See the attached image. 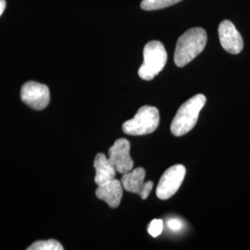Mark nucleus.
<instances>
[{
    "label": "nucleus",
    "instance_id": "obj_1",
    "mask_svg": "<svg viewBox=\"0 0 250 250\" xmlns=\"http://www.w3.org/2000/svg\"><path fill=\"white\" fill-rule=\"evenodd\" d=\"M208 41L205 30L192 28L179 37L174 52V62L180 68L185 67L201 53Z\"/></svg>",
    "mask_w": 250,
    "mask_h": 250
},
{
    "label": "nucleus",
    "instance_id": "obj_11",
    "mask_svg": "<svg viewBox=\"0 0 250 250\" xmlns=\"http://www.w3.org/2000/svg\"><path fill=\"white\" fill-rule=\"evenodd\" d=\"M146 170L142 167H138L127 173H125L121 179L124 189L127 192L141 195L145 187Z\"/></svg>",
    "mask_w": 250,
    "mask_h": 250
},
{
    "label": "nucleus",
    "instance_id": "obj_4",
    "mask_svg": "<svg viewBox=\"0 0 250 250\" xmlns=\"http://www.w3.org/2000/svg\"><path fill=\"white\" fill-rule=\"evenodd\" d=\"M159 125V109L151 106H144L138 109L133 119L125 122L123 125V131L129 135H145L155 132Z\"/></svg>",
    "mask_w": 250,
    "mask_h": 250
},
{
    "label": "nucleus",
    "instance_id": "obj_17",
    "mask_svg": "<svg viewBox=\"0 0 250 250\" xmlns=\"http://www.w3.org/2000/svg\"><path fill=\"white\" fill-rule=\"evenodd\" d=\"M6 9V0H0V16Z\"/></svg>",
    "mask_w": 250,
    "mask_h": 250
},
{
    "label": "nucleus",
    "instance_id": "obj_14",
    "mask_svg": "<svg viewBox=\"0 0 250 250\" xmlns=\"http://www.w3.org/2000/svg\"><path fill=\"white\" fill-rule=\"evenodd\" d=\"M163 221L162 220H153L148 226V233L151 235L152 237H157L161 234L163 231Z\"/></svg>",
    "mask_w": 250,
    "mask_h": 250
},
{
    "label": "nucleus",
    "instance_id": "obj_9",
    "mask_svg": "<svg viewBox=\"0 0 250 250\" xmlns=\"http://www.w3.org/2000/svg\"><path fill=\"white\" fill-rule=\"evenodd\" d=\"M123 193L124 187L122 182L120 180L112 179L99 186L96 191V196L99 199L105 201L110 208H116L121 204Z\"/></svg>",
    "mask_w": 250,
    "mask_h": 250
},
{
    "label": "nucleus",
    "instance_id": "obj_16",
    "mask_svg": "<svg viewBox=\"0 0 250 250\" xmlns=\"http://www.w3.org/2000/svg\"><path fill=\"white\" fill-rule=\"evenodd\" d=\"M167 225L172 231H179V230H181V228L183 226L181 221L177 219H170L167 222Z\"/></svg>",
    "mask_w": 250,
    "mask_h": 250
},
{
    "label": "nucleus",
    "instance_id": "obj_6",
    "mask_svg": "<svg viewBox=\"0 0 250 250\" xmlns=\"http://www.w3.org/2000/svg\"><path fill=\"white\" fill-rule=\"evenodd\" d=\"M21 100L36 110L44 109L50 101V94L48 87L36 82H27L21 91Z\"/></svg>",
    "mask_w": 250,
    "mask_h": 250
},
{
    "label": "nucleus",
    "instance_id": "obj_3",
    "mask_svg": "<svg viewBox=\"0 0 250 250\" xmlns=\"http://www.w3.org/2000/svg\"><path fill=\"white\" fill-rule=\"evenodd\" d=\"M144 62L138 75L145 81H151L163 70L167 62V52L160 41H150L144 47Z\"/></svg>",
    "mask_w": 250,
    "mask_h": 250
},
{
    "label": "nucleus",
    "instance_id": "obj_8",
    "mask_svg": "<svg viewBox=\"0 0 250 250\" xmlns=\"http://www.w3.org/2000/svg\"><path fill=\"white\" fill-rule=\"evenodd\" d=\"M221 45L228 53L239 54L243 50L244 42L241 35L230 21H223L218 29Z\"/></svg>",
    "mask_w": 250,
    "mask_h": 250
},
{
    "label": "nucleus",
    "instance_id": "obj_12",
    "mask_svg": "<svg viewBox=\"0 0 250 250\" xmlns=\"http://www.w3.org/2000/svg\"><path fill=\"white\" fill-rule=\"evenodd\" d=\"M182 0H143L141 8L144 10H158L175 5Z\"/></svg>",
    "mask_w": 250,
    "mask_h": 250
},
{
    "label": "nucleus",
    "instance_id": "obj_13",
    "mask_svg": "<svg viewBox=\"0 0 250 250\" xmlns=\"http://www.w3.org/2000/svg\"><path fill=\"white\" fill-rule=\"evenodd\" d=\"M28 250H62L63 247L60 242L54 239L46 241H37L34 243Z\"/></svg>",
    "mask_w": 250,
    "mask_h": 250
},
{
    "label": "nucleus",
    "instance_id": "obj_10",
    "mask_svg": "<svg viewBox=\"0 0 250 250\" xmlns=\"http://www.w3.org/2000/svg\"><path fill=\"white\" fill-rule=\"evenodd\" d=\"M94 167L96 169L95 183L103 185L108 181L115 179L117 170L114 164L103 153H99L94 161Z\"/></svg>",
    "mask_w": 250,
    "mask_h": 250
},
{
    "label": "nucleus",
    "instance_id": "obj_15",
    "mask_svg": "<svg viewBox=\"0 0 250 250\" xmlns=\"http://www.w3.org/2000/svg\"><path fill=\"white\" fill-rule=\"evenodd\" d=\"M153 186H154V183H153L152 181H148V182L145 183V187H144L143 191H142V193H141V195H140V197H141L142 199H146V198L148 197L150 192H151Z\"/></svg>",
    "mask_w": 250,
    "mask_h": 250
},
{
    "label": "nucleus",
    "instance_id": "obj_7",
    "mask_svg": "<svg viewBox=\"0 0 250 250\" xmlns=\"http://www.w3.org/2000/svg\"><path fill=\"white\" fill-rule=\"evenodd\" d=\"M131 145L125 138H120L108 149V159L114 164L117 172L127 173L134 169V161L130 156Z\"/></svg>",
    "mask_w": 250,
    "mask_h": 250
},
{
    "label": "nucleus",
    "instance_id": "obj_5",
    "mask_svg": "<svg viewBox=\"0 0 250 250\" xmlns=\"http://www.w3.org/2000/svg\"><path fill=\"white\" fill-rule=\"evenodd\" d=\"M186 173L187 169L182 164H176L169 168L162 174L156 190L157 197L166 200L175 195L185 179Z\"/></svg>",
    "mask_w": 250,
    "mask_h": 250
},
{
    "label": "nucleus",
    "instance_id": "obj_2",
    "mask_svg": "<svg viewBox=\"0 0 250 250\" xmlns=\"http://www.w3.org/2000/svg\"><path fill=\"white\" fill-rule=\"evenodd\" d=\"M205 96L198 94L188 99L179 107L176 115L170 125V132L175 136H182L189 133L197 125L201 109L205 106Z\"/></svg>",
    "mask_w": 250,
    "mask_h": 250
}]
</instances>
